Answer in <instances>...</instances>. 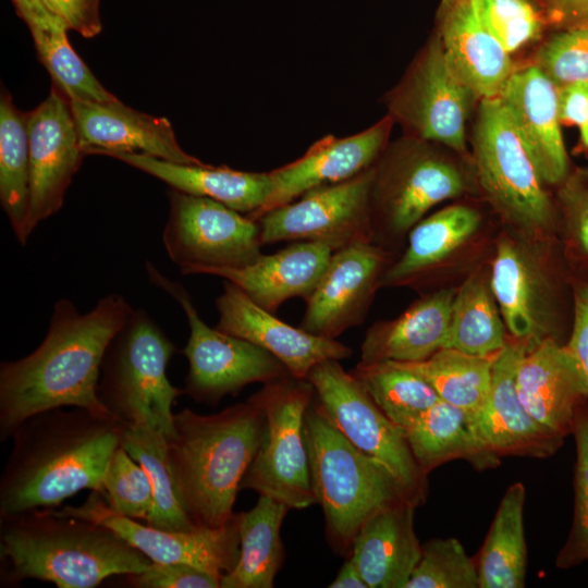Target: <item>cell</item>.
<instances>
[{"label":"cell","mask_w":588,"mask_h":588,"mask_svg":"<svg viewBox=\"0 0 588 588\" xmlns=\"http://www.w3.org/2000/svg\"><path fill=\"white\" fill-rule=\"evenodd\" d=\"M121 445L144 467L151 482L154 503L146 524L171 531L197 528L180 501L169 463L167 437L148 427L124 425Z\"/></svg>","instance_id":"cell-36"},{"label":"cell","mask_w":588,"mask_h":588,"mask_svg":"<svg viewBox=\"0 0 588 588\" xmlns=\"http://www.w3.org/2000/svg\"><path fill=\"white\" fill-rule=\"evenodd\" d=\"M481 224L480 213L452 205L422 218L407 235V244L387 268L381 286H411L426 281L465 246Z\"/></svg>","instance_id":"cell-30"},{"label":"cell","mask_w":588,"mask_h":588,"mask_svg":"<svg viewBox=\"0 0 588 588\" xmlns=\"http://www.w3.org/2000/svg\"><path fill=\"white\" fill-rule=\"evenodd\" d=\"M373 166L340 183L314 188L269 210L258 220L261 245L281 241H313L334 252L372 241L370 193Z\"/></svg>","instance_id":"cell-15"},{"label":"cell","mask_w":588,"mask_h":588,"mask_svg":"<svg viewBox=\"0 0 588 588\" xmlns=\"http://www.w3.org/2000/svg\"><path fill=\"white\" fill-rule=\"evenodd\" d=\"M411 451L425 474L454 460L477 470L499 466L495 455L477 436L469 414L442 400L404 429Z\"/></svg>","instance_id":"cell-31"},{"label":"cell","mask_w":588,"mask_h":588,"mask_svg":"<svg viewBox=\"0 0 588 588\" xmlns=\"http://www.w3.org/2000/svg\"><path fill=\"white\" fill-rule=\"evenodd\" d=\"M40 62L53 86L69 100L108 102L118 98L94 76L69 42V29L54 16L48 24L28 28Z\"/></svg>","instance_id":"cell-39"},{"label":"cell","mask_w":588,"mask_h":588,"mask_svg":"<svg viewBox=\"0 0 588 588\" xmlns=\"http://www.w3.org/2000/svg\"><path fill=\"white\" fill-rule=\"evenodd\" d=\"M133 308L120 294L86 314L69 299L54 304L47 334L29 355L0 366V440L29 416L58 407L110 414L98 396L100 368Z\"/></svg>","instance_id":"cell-1"},{"label":"cell","mask_w":588,"mask_h":588,"mask_svg":"<svg viewBox=\"0 0 588 588\" xmlns=\"http://www.w3.org/2000/svg\"><path fill=\"white\" fill-rule=\"evenodd\" d=\"M149 281L182 307L189 327L183 354L188 362L183 394L197 403L216 406L226 395H237L252 383H268L291 376L286 367L264 348L244 339L210 328L200 318L181 283L145 265Z\"/></svg>","instance_id":"cell-12"},{"label":"cell","mask_w":588,"mask_h":588,"mask_svg":"<svg viewBox=\"0 0 588 588\" xmlns=\"http://www.w3.org/2000/svg\"><path fill=\"white\" fill-rule=\"evenodd\" d=\"M392 124L387 115L351 136L329 134L316 140L298 159L268 172L271 192L259 210L246 216L257 221L314 188L346 181L369 169L388 146Z\"/></svg>","instance_id":"cell-19"},{"label":"cell","mask_w":588,"mask_h":588,"mask_svg":"<svg viewBox=\"0 0 588 588\" xmlns=\"http://www.w3.org/2000/svg\"><path fill=\"white\" fill-rule=\"evenodd\" d=\"M406 588H479L476 561L455 538L430 539Z\"/></svg>","instance_id":"cell-40"},{"label":"cell","mask_w":588,"mask_h":588,"mask_svg":"<svg viewBox=\"0 0 588 588\" xmlns=\"http://www.w3.org/2000/svg\"><path fill=\"white\" fill-rule=\"evenodd\" d=\"M254 395L264 411L266 429L241 489L271 497L290 509L316 504L304 432L305 414L316 395L313 384L287 376L265 383Z\"/></svg>","instance_id":"cell-10"},{"label":"cell","mask_w":588,"mask_h":588,"mask_svg":"<svg viewBox=\"0 0 588 588\" xmlns=\"http://www.w3.org/2000/svg\"><path fill=\"white\" fill-rule=\"evenodd\" d=\"M124 424L111 414L58 407L13 431L0 477V516L56 509L81 490L101 491Z\"/></svg>","instance_id":"cell-2"},{"label":"cell","mask_w":588,"mask_h":588,"mask_svg":"<svg viewBox=\"0 0 588 588\" xmlns=\"http://www.w3.org/2000/svg\"><path fill=\"white\" fill-rule=\"evenodd\" d=\"M112 157L157 177L173 189L211 198L245 215L259 210L271 192L268 172H246L207 163H175L137 152Z\"/></svg>","instance_id":"cell-29"},{"label":"cell","mask_w":588,"mask_h":588,"mask_svg":"<svg viewBox=\"0 0 588 588\" xmlns=\"http://www.w3.org/2000/svg\"><path fill=\"white\" fill-rule=\"evenodd\" d=\"M100 492L112 512L133 519L146 520L154 503L147 471L122 445L109 461Z\"/></svg>","instance_id":"cell-44"},{"label":"cell","mask_w":588,"mask_h":588,"mask_svg":"<svg viewBox=\"0 0 588 588\" xmlns=\"http://www.w3.org/2000/svg\"><path fill=\"white\" fill-rule=\"evenodd\" d=\"M11 1L16 14L24 21L28 28L46 25L56 16L47 10L42 0Z\"/></svg>","instance_id":"cell-51"},{"label":"cell","mask_w":588,"mask_h":588,"mask_svg":"<svg viewBox=\"0 0 588 588\" xmlns=\"http://www.w3.org/2000/svg\"><path fill=\"white\" fill-rule=\"evenodd\" d=\"M516 390L528 414L566 438L573 433L578 408L588 388L565 343L553 339L525 350L516 370Z\"/></svg>","instance_id":"cell-23"},{"label":"cell","mask_w":588,"mask_h":588,"mask_svg":"<svg viewBox=\"0 0 588 588\" xmlns=\"http://www.w3.org/2000/svg\"><path fill=\"white\" fill-rule=\"evenodd\" d=\"M265 429L266 417L254 394L211 415L189 408L174 414L169 463L182 506L194 525L218 528L233 518L242 479Z\"/></svg>","instance_id":"cell-4"},{"label":"cell","mask_w":588,"mask_h":588,"mask_svg":"<svg viewBox=\"0 0 588 588\" xmlns=\"http://www.w3.org/2000/svg\"><path fill=\"white\" fill-rule=\"evenodd\" d=\"M307 380L340 432L359 452L384 466L416 507L424 505L428 475L415 460L404 430L384 415L363 383L335 359L316 365Z\"/></svg>","instance_id":"cell-11"},{"label":"cell","mask_w":588,"mask_h":588,"mask_svg":"<svg viewBox=\"0 0 588 588\" xmlns=\"http://www.w3.org/2000/svg\"><path fill=\"white\" fill-rule=\"evenodd\" d=\"M29 144L27 112L20 111L7 89L0 97V200L13 233L25 244L29 215Z\"/></svg>","instance_id":"cell-35"},{"label":"cell","mask_w":588,"mask_h":588,"mask_svg":"<svg viewBox=\"0 0 588 588\" xmlns=\"http://www.w3.org/2000/svg\"><path fill=\"white\" fill-rule=\"evenodd\" d=\"M525 350L509 340L493 357L489 395L481 408L470 416L479 439L500 458H547L555 454L565 440L534 419L518 397L516 370Z\"/></svg>","instance_id":"cell-20"},{"label":"cell","mask_w":588,"mask_h":588,"mask_svg":"<svg viewBox=\"0 0 588 588\" xmlns=\"http://www.w3.org/2000/svg\"><path fill=\"white\" fill-rule=\"evenodd\" d=\"M546 20L565 29L588 27V0H536Z\"/></svg>","instance_id":"cell-49"},{"label":"cell","mask_w":588,"mask_h":588,"mask_svg":"<svg viewBox=\"0 0 588 588\" xmlns=\"http://www.w3.org/2000/svg\"><path fill=\"white\" fill-rule=\"evenodd\" d=\"M469 89L450 66L437 32L387 98L389 115L408 136L465 151Z\"/></svg>","instance_id":"cell-14"},{"label":"cell","mask_w":588,"mask_h":588,"mask_svg":"<svg viewBox=\"0 0 588 588\" xmlns=\"http://www.w3.org/2000/svg\"><path fill=\"white\" fill-rule=\"evenodd\" d=\"M291 509L268 495L259 494L255 506L237 513L240 556L221 578V588H272L284 561L280 530Z\"/></svg>","instance_id":"cell-32"},{"label":"cell","mask_w":588,"mask_h":588,"mask_svg":"<svg viewBox=\"0 0 588 588\" xmlns=\"http://www.w3.org/2000/svg\"><path fill=\"white\" fill-rule=\"evenodd\" d=\"M330 588H368L353 561L347 558Z\"/></svg>","instance_id":"cell-52"},{"label":"cell","mask_w":588,"mask_h":588,"mask_svg":"<svg viewBox=\"0 0 588 588\" xmlns=\"http://www.w3.org/2000/svg\"><path fill=\"white\" fill-rule=\"evenodd\" d=\"M493 357L443 347L425 360L401 364L427 381L440 400L473 416L489 395Z\"/></svg>","instance_id":"cell-37"},{"label":"cell","mask_w":588,"mask_h":588,"mask_svg":"<svg viewBox=\"0 0 588 588\" xmlns=\"http://www.w3.org/2000/svg\"><path fill=\"white\" fill-rule=\"evenodd\" d=\"M392 260L391 252L372 241L335 250L305 299L299 328L336 340L350 328L363 323Z\"/></svg>","instance_id":"cell-17"},{"label":"cell","mask_w":588,"mask_h":588,"mask_svg":"<svg viewBox=\"0 0 588 588\" xmlns=\"http://www.w3.org/2000/svg\"><path fill=\"white\" fill-rule=\"evenodd\" d=\"M175 345L145 310H134L103 356L98 396L124 425L151 428L169 439L174 400L183 394L167 378Z\"/></svg>","instance_id":"cell-7"},{"label":"cell","mask_w":588,"mask_h":588,"mask_svg":"<svg viewBox=\"0 0 588 588\" xmlns=\"http://www.w3.org/2000/svg\"><path fill=\"white\" fill-rule=\"evenodd\" d=\"M304 432L327 541L336 554L348 558L356 535L371 516L397 503L412 502L394 476L359 452L318 402L306 411Z\"/></svg>","instance_id":"cell-5"},{"label":"cell","mask_w":588,"mask_h":588,"mask_svg":"<svg viewBox=\"0 0 588 588\" xmlns=\"http://www.w3.org/2000/svg\"><path fill=\"white\" fill-rule=\"evenodd\" d=\"M136 588H221V577L182 563H155L137 574L125 575Z\"/></svg>","instance_id":"cell-46"},{"label":"cell","mask_w":588,"mask_h":588,"mask_svg":"<svg viewBox=\"0 0 588 588\" xmlns=\"http://www.w3.org/2000/svg\"><path fill=\"white\" fill-rule=\"evenodd\" d=\"M483 27L510 54L532 41L547 22L530 0H469Z\"/></svg>","instance_id":"cell-43"},{"label":"cell","mask_w":588,"mask_h":588,"mask_svg":"<svg viewBox=\"0 0 588 588\" xmlns=\"http://www.w3.org/2000/svg\"><path fill=\"white\" fill-rule=\"evenodd\" d=\"M525 498L523 482H514L505 490L476 561L479 588L525 586Z\"/></svg>","instance_id":"cell-33"},{"label":"cell","mask_w":588,"mask_h":588,"mask_svg":"<svg viewBox=\"0 0 588 588\" xmlns=\"http://www.w3.org/2000/svg\"><path fill=\"white\" fill-rule=\"evenodd\" d=\"M69 101L85 155L137 152L175 163L204 164L181 148L167 118L139 112L119 99Z\"/></svg>","instance_id":"cell-22"},{"label":"cell","mask_w":588,"mask_h":588,"mask_svg":"<svg viewBox=\"0 0 588 588\" xmlns=\"http://www.w3.org/2000/svg\"><path fill=\"white\" fill-rule=\"evenodd\" d=\"M572 270L573 318L566 346L588 388V269Z\"/></svg>","instance_id":"cell-47"},{"label":"cell","mask_w":588,"mask_h":588,"mask_svg":"<svg viewBox=\"0 0 588 588\" xmlns=\"http://www.w3.org/2000/svg\"><path fill=\"white\" fill-rule=\"evenodd\" d=\"M499 97L542 182L560 185L569 173V160L561 131L558 88L530 65L513 71Z\"/></svg>","instance_id":"cell-24"},{"label":"cell","mask_w":588,"mask_h":588,"mask_svg":"<svg viewBox=\"0 0 588 588\" xmlns=\"http://www.w3.org/2000/svg\"><path fill=\"white\" fill-rule=\"evenodd\" d=\"M351 372L384 415L403 430L440 401L427 381L397 362L358 363Z\"/></svg>","instance_id":"cell-38"},{"label":"cell","mask_w":588,"mask_h":588,"mask_svg":"<svg viewBox=\"0 0 588 588\" xmlns=\"http://www.w3.org/2000/svg\"><path fill=\"white\" fill-rule=\"evenodd\" d=\"M1 585L38 579L93 588L152 562L108 527L57 509L0 516Z\"/></svg>","instance_id":"cell-3"},{"label":"cell","mask_w":588,"mask_h":588,"mask_svg":"<svg viewBox=\"0 0 588 588\" xmlns=\"http://www.w3.org/2000/svg\"><path fill=\"white\" fill-rule=\"evenodd\" d=\"M29 144L28 233L62 207L84 152L70 101L57 87L27 112Z\"/></svg>","instance_id":"cell-18"},{"label":"cell","mask_w":588,"mask_h":588,"mask_svg":"<svg viewBox=\"0 0 588 588\" xmlns=\"http://www.w3.org/2000/svg\"><path fill=\"white\" fill-rule=\"evenodd\" d=\"M454 295L453 289L437 290L399 317L373 323L360 345L359 363H416L443 348Z\"/></svg>","instance_id":"cell-28"},{"label":"cell","mask_w":588,"mask_h":588,"mask_svg":"<svg viewBox=\"0 0 588 588\" xmlns=\"http://www.w3.org/2000/svg\"><path fill=\"white\" fill-rule=\"evenodd\" d=\"M216 308L219 314L217 329L264 348L295 378L307 379L319 363L342 360L352 355V350L336 340L311 334L280 320L230 281L224 280Z\"/></svg>","instance_id":"cell-21"},{"label":"cell","mask_w":588,"mask_h":588,"mask_svg":"<svg viewBox=\"0 0 588 588\" xmlns=\"http://www.w3.org/2000/svg\"><path fill=\"white\" fill-rule=\"evenodd\" d=\"M445 58L475 99L498 97L513 73L510 53L483 27L469 0H441L437 29Z\"/></svg>","instance_id":"cell-25"},{"label":"cell","mask_w":588,"mask_h":588,"mask_svg":"<svg viewBox=\"0 0 588 588\" xmlns=\"http://www.w3.org/2000/svg\"><path fill=\"white\" fill-rule=\"evenodd\" d=\"M42 2L69 30H74L85 38L95 37L102 29L100 0H42Z\"/></svg>","instance_id":"cell-48"},{"label":"cell","mask_w":588,"mask_h":588,"mask_svg":"<svg viewBox=\"0 0 588 588\" xmlns=\"http://www.w3.org/2000/svg\"><path fill=\"white\" fill-rule=\"evenodd\" d=\"M489 283L512 340L526 350L566 343L573 318L572 270L558 240L514 233L497 244Z\"/></svg>","instance_id":"cell-6"},{"label":"cell","mask_w":588,"mask_h":588,"mask_svg":"<svg viewBox=\"0 0 588 588\" xmlns=\"http://www.w3.org/2000/svg\"><path fill=\"white\" fill-rule=\"evenodd\" d=\"M506 328L482 271L470 274L455 291L444 347L481 356H495L507 343Z\"/></svg>","instance_id":"cell-34"},{"label":"cell","mask_w":588,"mask_h":588,"mask_svg":"<svg viewBox=\"0 0 588 588\" xmlns=\"http://www.w3.org/2000/svg\"><path fill=\"white\" fill-rule=\"evenodd\" d=\"M162 241L182 274L243 268L261 255L258 222L208 197L171 188Z\"/></svg>","instance_id":"cell-13"},{"label":"cell","mask_w":588,"mask_h":588,"mask_svg":"<svg viewBox=\"0 0 588 588\" xmlns=\"http://www.w3.org/2000/svg\"><path fill=\"white\" fill-rule=\"evenodd\" d=\"M572 434L576 446L574 510L569 532L555 559L556 567L562 569L588 561V401L577 411Z\"/></svg>","instance_id":"cell-41"},{"label":"cell","mask_w":588,"mask_h":588,"mask_svg":"<svg viewBox=\"0 0 588 588\" xmlns=\"http://www.w3.org/2000/svg\"><path fill=\"white\" fill-rule=\"evenodd\" d=\"M416 506L401 502L371 516L356 535L350 559L368 588H406L421 556Z\"/></svg>","instance_id":"cell-27"},{"label":"cell","mask_w":588,"mask_h":588,"mask_svg":"<svg viewBox=\"0 0 588 588\" xmlns=\"http://www.w3.org/2000/svg\"><path fill=\"white\" fill-rule=\"evenodd\" d=\"M581 144L588 149V120L579 127Z\"/></svg>","instance_id":"cell-53"},{"label":"cell","mask_w":588,"mask_h":588,"mask_svg":"<svg viewBox=\"0 0 588 588\" xmlns=\"http://www.w3.org/2000/svg\"><path fill=\"white\" fill-rule=\"evenodd\" d=\"M558 97L561 123L580 127L588 120V83L560 88Z\"/></svg>","instance_id":"cell-50"},{"label":"cell","mask_w":588,"mask_h":588,"mask_svg":"<svg viewBox=\"0 0 588 588\" xmlns=\"http://www.w3.org/2000/svg\"><path fill=\"white\" fill-rule=\"evenodd\" d=\"M430 144L407 136L387 146L373 163L372 242L387 249L406 238L432 207L468 189L464 171Z\"/></svg>","instance_id":"cell-9"},{"label":"cell","mask_w":588,"mask_h":588,"mask_svg":"<svg viewBox=\"0 0 588 588\" xmlns=\"http://www.w3.org/2000/svg\"><path fill=\"white\" fill-rule=\"evenodd\" d=\"M333 253L323 243L296 241L274 254H262L243 268L211 269L206 274L230 281L257 305L274 314L287 299L305 301L309 296Z\"/></svg>","instance_id":"cell-26"},{"label":"cell","mask_w":588,"mask_h":588,"mask_svg":"<svg viewBox=\"0 0 588 588\" xmlns=\"http://www.w3.org/2000/svg\"><path fill=\"white\" fill-rule=\"evenodd\" d=\"M535 65L560 89L588 83V27L565 28L539 49Z\"/></svg>","instance_id":"cell-45"},{"label":"cell","mask_w":588,"mask_h":588,"mask_svg":"<svg viewBox=\"0 0 588 588\" xmlns=\"http://www.w3.org/2000/svg\"><path fill=\"white\" fill-rule=\"evenodd\" d=\"M558 234L571 269H588V168L569 172L560 184Z\"/></svg>","instance_id":"cell-42"},{"label":"cell","mask_w":588,"mask_h":588,"mask_svg":"<svg viewBox=\"0 0 588 588\" xmlns=\"http://www.w3.org/2000/svg\"><path fill=\"white\" fill-rule=\"evenodd\" d=\"M474 159L481 189L514 234L555 238L556 208L499 96L480 101Z\"/></svg>","instance_id":"cell-8"},{"label":"cell","mask_w":588,"mask_h":588,"mask_svg":"<svg viewBox=\"0 0 588 588\" xmlns=\"http://www.w3.org/2000/svg\"><path fill=\"white\" fill-rule=\"evenodd\" d=\"M60 510L108 527L155 563L188 564L222 578L235 566L240 556L236 514L218 528L163 530L112 512L100 491H91L79 506H63Z\"/></svg>","instance_id":"cell-16"}]
</instances>
